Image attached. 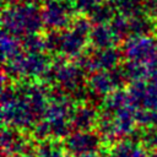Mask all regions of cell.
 I'll list each match as a JSON object with an SVG mask.
<instances>
[{"mask_svg":"<svg viewBox=\"0 0 157 157\" xmlns=\"http://www.w3.org/2000/svg\"><path fill=\"white\" fill-rule=\"evenodd\" d=\"M98 119L99 110L93 104L83 102L75 105L71 115V125L78 131H88V129L98 124Z\"/></svg>","mask_w":157,"mask_h":157,"instance_id":"cell-7","label":"cell"},{"mask_svg":"<svg viewBox=\"0 0 157 157\" xmlns=\"http://www.w3.org/2000/svg\"><path fill=\"white\" fill-rule=\"evenodd\" d=\"M128 80L121 66L108 71H96L87 77V88L90 94L96 97H107L115 90H119Z\"/></svg>","mask_w":157,"mask_h":157,"instance_id":"cell-6","label":"cell"},{"mask_svg":"<svg viewBox=\"0 0 157 157\" xmlns=\"http://www.w3.org/2000/svg\"><path fill=\"white\" fill-rule=\"evenodd\" d=\"M109 26L119 40H126L130 38V27H129V17L117 13L114 18L109 22Z\"/></svg>","mask_w":157,"mask_h":157,"instance_id":"cell-13","label":"cell"},{"mask_svg":"<svg viewBox=\"0 0 157 157\" xmlns=\"http://www.w3.org/2000/svg\"><path fill=\"white\" fill-rule=\"evenodd\" d=\"M2 31L17 38L39 33L44 27L42 18V10L36 4L11 2L1 15Z\"/></svg>","mask_w":157,"mask_h":157,"instance_id":"cell-1","label":"cell"},{"mask_svg":"<svg viewBox=\"0 0 157 157\" xmlns=\"http://www.w3.org/2000/svg\"><path fill=\"white\" fill-rule=\"evenodd\" d=\"M20 2H26V4H38L40 0H18Z\"/></svg>","mask_w":157,"mask_h":157,"instance_id":"cell-16","label":"cell"},{"mask_svg":"<svg viewBox=\"0 0 157 157\" xmlns=\"http://www.w3.org/2000/svg\"><path fill=\"white\" fill-rule=\"evenodd\" d=\"M121 58V50H118L117 47L108 49L91 48L90 52L86 49L76 59V64L85 72L92 74L96 71H108L118 67Z\"/></svg>","mask_w":157,"mask_h":157,"instance_id":"cell-4","label":"cell"},{"mask_svg":"<svg viewBox=\"0 0 157 157\" xmlns=\"http://www.w3.org/2000/svg\"><path fill=\"white\" fill-rule=\"evenodd\" d=\"M115 15H117V11L112 1H105L102 5H99L97 9H94L88 15V18L93 25H108L114 18Z\"/></svg>","mask_w":157,"mask_h":157,"instance_id":"cell-12","label":"cell"},{"mask_svg":"<svg viewBox=\"0 0 157 157\" xmlns=\"http://www.w3.org/2000/svg\"><path fill=\"white\" fill-rule=\"evenodd\" d=\"M117 13L125 17H135L145 15L144 12V0H110Z\"/></svg>","mask_w":157,"mask_h":157,"instance_id":"cell-11","label":"cell"},{"mask_svg":"<svg viewBox=\"0 0 157 157\" xmlns=\"http://www.w3.org/2000/svg\"><path fill=\"white\" fill-rule=\"evenodd\" d=\"M1 52H2V61L7 63L16 56H18L23 52L22 42L20 38L9 34L2 31L1 33Z\"/></svg>","mask_w":157,"mask_h":157,"instance_id":"cell-10","label":"cell"},{"mask_svg":"<svg viewBox=\"0 0 157 157\" xmlns=\"http://www.w3.org/2000/svg\"><path fill=\"white\" fill-rule=\"evenodd\" d=\"M2 2H4V5H9V4H11L12 1H11V0H2Z\"/></svg>","mask_w":157,"mask_h":157,"instance_id":"cell-17","label":"cell"},{"mask_svg":"<svg viewBox=\"0 0 157 157\" xmlns=\"http://www.w3.org/2000/svg\"><path fill=\"white\" fill-rule=\"evenodd\" d=\"M52 63L49 55L45 53H28L23 50L15 59L4 63L2 77L23 81L42 80L48 72Z\"/></svg>","mask_w":157,"mask_h":157,"instance_id":"cell-2","label":"cell"},{"mask_svg":"<svg viewBox=\"0 0 157 157\" xmlns=\"http://www.w3.org/2000/svg\"><path fill=\"white\" fill-rule=\"evenodd\" d=\"M144 12L157 21V0H144Z\"/></svg>","mask_w":157,"mask_h":157,"instance_id":"cell-15","label":"cell"},{"mask_svg":"<svg viewBox=\"0 0 157 157\" xmlns=\"http://www.w3.org/2000/svg\"><path fill=\"white\" fill-rule=\"evenodd\" d=\"M120 40L113 33L109 23L108 25H93L90 33V45L94 49H108L115 48Z\"/></svg>","mask_w":157,"mask_h":157,"instance_id":"cell-8","label":"cell"},{"mask_svg":"<svg viewBox=\"0 0 157 157\" xmlns=\"http://www.w3.org/2000/svg\"><path fill=\"white\" fill-rule=\"evenodd\" d=\"M129 27H130V37H140V36H151L157 31L156 20L146 16L140 15L129 18Z\"/></svg>","mask_w":157,"mask_h":157,"instance_id":"cell-9","label":"cell"},{"mask_svg":"<svg viewBox=\"0 0 157 157\" xmlns=\"http://www.w3.org/2000/svg\"><path fill=\"white\" fill-rule=\"evenodd\" d=\"M22 47L25 52L28 53H43L45 49V37L39 33H33L21 38Z\"/></svg>","mask_w":157,"mask_h":157,"instance_id":"cell-14","label":"cell"},{"mask_svg":"<svg viewBox=\"0 0 157 157\" xmlns=\"http://www.w3.org/2000/svg\"><path fill=\"white\" fill-rule=\"evenodd\" d=\"M121 54L126 61L147 65L157 58L156 37H130L124 42L121 47Z\"/></svg>","mask_w":157,"mask_h":157,"instance_id":"cell-5","label":"cell"},{"mask_svg":"<svg viewBox=\"0 0 157 157\" xmlns=\"http://www.w3.org/2000/svg\"><path fill=\"white\" fill-rule=\"evenodd\" d=\"M40 10L43 25L49 31L69 28L77 13L72 0H44V5Z\"/></svg>","mask_w":157,"mask_h":157,"instance_id":"cell-3","label":"cell"}]
</instances>
